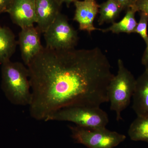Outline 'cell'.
<instances>
[{
	"label": "cell",
	"instance_id": "obj_1",
	"mask_svg": "<svg viewBox=\"0 0 148 148\" xmlns=\"http://www.w3.org/2000/svg\"><path fill=\"white\" fill-rule=\"evenodd\" d=\"M32 100L30 115L46 121L61 109L100 108L109 102L108 88L114 76L99 47L55 50L44 47L27 66Z\"/></svg>",
	"mask_w": 148,
	"mask_h": 148
},
{
	"label": "cell",
	"instance_id": "obj_2",
	"mask_svg": "<svg viewBox=\"0 0 148 148\" xmlns=\"http://www.w3.org/2000/svg\"><path fill=\"white\" fill-rule=\"evenodd\" d=\"M1 87L8 100L16 106H29L32 92L27 67L10 60L1 64Z\"/></svg>",
	"mask_w": 148,
	"mask_h": 148
},
{
	"label": "cell",
	"instance_id": "obj_3",
	"mask_svg": "<svg viewBox=\"0 0 148 148\" xmlns=\"http://www.w3.org/2000/svg\"><path fill=\"white\" fill-rule=\"evenodd\" d=\"M117 73L111 80L108 88L111 110L116 113L117 121L122 119V112L129 106L135 90L136 79L124 66L121 59L118 60Z\"/></svg>",
	"mask_w": 148,
	"mask_h": 148
},
{
	"label": "cell",
	"instance_id": "obj_4",
	"mask_svg": "<svg viewBox=\"0 0 148 148\" xmlns=\"http://www.w3.org/2000/svg\"><path fill=\"white\" fill-rule=\"evenodd\" d=\"M48 121L71 122L82 127H106L109 120L108 114L100 108L74 106L56 111Z\"/></svg>",
	"mask_w": 148,
	"mask_h": 148
},
{
	"label": "cell",
	"instance_id": "obj_5",
	"mask_svg": "<svg viewBox=\"0 0 148 148\" xmlns=\"http://www.w3.org/2000/svg\"><path fill=\"white\" fill-rule=\"evenodd\" d=\"M75 142L88 148H113L122 143L126 136L106 127L69 126Z\"/></svg>",
	"mask_w": 148,
	"mask_h": 148
},
{
	"label": "cell",
	"instance_id": "obj_6",
	"mask_svg": "<svg viewBox=\"0 0 148 148\" xmlns=\"http://www.w3.org/2000/svg\"><path fill=\"white\" fill-rule=\"evenodd\" d=\"M46 47L55 50H68L75 48L79 38L77 32L61 13L44 33Z\"/></svg>",
	"mask_w": 148,
	"mask_h": 148
},
{
	"label": "cell",
	"instance_id": "obj_7",
	"mask_svg": "<svg viewBox=\"0 0 148 148\" xmlns=\"http://www.w3.org/2000/svg\"><path fill=\"white\" fill-rule=\"evenodd\" d=\"M41 34L38 27L34 26L21 29L18 34L17 42L22 60L27 66L43 48L41 43Z\"/></svg>",
	"mask_w": 148,
	"mask_h": 148
},
{
	"label": "cell",
	"instance_id": "obj_8",
	"mask_svg": "<svg viewBox=\"0 0 148 148\" xmlns=\"http://www.w3.org/2000/svg\"><path fill=\"white\" fill-rule=\"evenodd\" d=\"M7 13L14 24L21 29L36 23L35 0H12Z\"/></svg>",
	"mask_w": 148,
	"mask_h": 148
},
{
	"label": "cell",
	"instance_id": "obj_9",
	"mask_svg": "<svg viewBox=\"0 0 148 148\" xmlns=\"http://www.w3.org/2000/svg\"><path fill=\"white\" fill-rule=\"evenodd\" d=\"M74 3L75 11L73 20L78 23L79 30L86 31L89 34L95 30L101 31L93 24L99 10V5L96 0H76Z\"/></svg>",
	"mask_w": 148,
	"mask_h": 148
},
{
	"label": "cell",
	"instance_id": "obj_10",
	"mask_svg": "<svg viewBox=\"0 0 148 148\" xmlns=\"http://www.w3.org/2000/svg\"><path fill=\"white\" fill-rule=\"evenodd\" d=\"M61 5L59 0H35L37 27L44 34L54 21Z\"/></svg>",
	"mask_w": 148,
	"mask_h": 148
},
{
	"label": "cell",
	"instance_id": "obj_11",
	"mask_svg": "<svg viewBox=\"0 0 148 148\" xmlns=\"http://www.w3.org/2000/svg\"><path fill=\"white\" fill-rule=\"evenodd\" d=\"M132 109L138 117L148 116V68L137 79L132 95Z\"/></svg>",
	"mask_w": 148,
	"mask_h": 148
},
{
	"label": "cell",
	"instance_id": "obj_12",
	"mask_svg": "<svg viewBox=\"0 0 148 148\" xmlns=\"http://www.w3.org/2000/svg\"><path fill=\"white\" fill-rule=\"evenodd\" d=\"M17 44L12 31L8 27L0 25V64L10 60Z\"/></svg>",
	"mask_w": 148,
	"mask_h": 148
},
{
	"label": "cell",
	"instance_id": "obj_13",
	"mask_svg": "<svg viewBox=\"0 0 148 148\" xmlns=\"http://www.w3.org/2000/svg\"><path fill=\"white\" fill-rule=\"evenodd\" d=\"M137 12V10L134 7L128 9L125 15L120 21L117 23L114 22L110 27L107 29H101V31L103 33L111 32L116 34L133 33L138 24L135 18V13Z\"/></svg>",
	"mask_w": 148,
	"mask_h": 148
},
{
	"label": "cell",
	"instance_id": "obj_14",
	"mask_svg": "<svg viewBox=\"0 0 148 148\" xmlns=\"http://www.w3.org/2000/svg\"><path fill=\"white\" fill-rule=\"evenodd\" d=\"M123 10L116 0H107L99 5L100 16L98 24L101 25L105 23H114Z\"/></svg>",
	"mask_w": 148,
	"mask_h": 148
},
{
	"label": "cell",
	"instance_id": "obj_15",
	"mask_svg": "<svg viewBox=\"0 0 148 148\" xmlns=\"http://www.w3.org/2000/svg\"><path fill=\"white\" fill-rule=\"evenodd\" d=\"M128 135L132 141L148 143V116H138L130 126Z\"/></svg>",
	"mask_w": 148,
	"mask_h": 148
},
{
	"label": "cell",
	"instance_id": "obj_16",
	"mask_svg": "<svg viewBox=\"0 0 148 148\" xmlns=\"http://www.w3.org/2000/svg\"><path fill=\"white\" fill-rule=\"evenodd\" d=\"M148 24V15L145 13L141 12L140 21L133 32L140 35L145 42L148 37L147 31Z\"/></svg>",
	"mask_w": 148,
	"mask_h": 148
},
{
	"label": "cell",
	"instance_id": "obj_17",
	"mask_svg": "<svg viewBox=\"0 0 148 148\" xmlns=\"http://www.w3.org/2000/svg\"><path fill=\"white\" fill-rule=\"evenodd\" d=\"M134 7L137 12H143L148 15V0H137Z\"/></svg>",
	"mask_w": 148,
	"mask_h": 148
},
{
	"label": "cell",
	"instance_id": "obj_18",
	"mask_svg": "<svg viewBox=\"0 0 148 148\" xmlns=\"http://www.w3.org/2000/svg\"><path fill=\"white\" fill-rule=\"evenodd\" d=\"M116 1L121 6L123 10H127L135 6L137 0H116Z\"/></svg>",
	"mask_w": 148,
	"mask_h": 148
},
{
	"label": "cell",
	"instance_id": "obj_19",
	"mask_svg": "<svg viewBox=\"0 0 148 148\" xmlns=\"http://www.w3.org/2000/svg\"><path fill=\"white\" fill-rule=\"evenodd\" d=\"M12 0H0V14L7 12Z\"/></svg>",
	"mask_w": 148,
	"mask_h": 148
},
{
	"label": "cell",
	"instance_id": "obj_20",
	"mask_svg": "<svg viewBox=\"0 0 148 148\" xmlns=\"http://www.w3.org/2000/svg\"><path fill=\"white\" fill-rule=\"evenodd\" d=\"M147 47L143 53V57L141 60V63L145 68H148V37L147 42H145Z\"/></svg>",
	"mask_w": 148,
	"mask_h": 148
},
{
	"label": "cell",
	"instance_id": "obj_21",
	"mask_svg": "<svg viewBox=\"0 0 148 148\" xmlns=\"http://www.w3.org/2000/svg\"><path fill=\"white\" fill-rule=\"evenodd\" d=\"M76 0H61V4L62 5L63 3H65L67 4L68 6H69V5L71 4V3L72 2H74Z\"/></svg>",
	"mask_w": 148,
	"mask_h": 148
},
{
	"label": "cell",
	"instance_id": "obj_22",
	"mask_svg": "<svg viewBox=\"0 0 148 148\" xmlns=\"http://www.w3.org/2000/svg\"><path fill=\"white\" fill-rule=\"evenodd\" d=\"M59 1H60V2L61 1V0H59ZM61 3V2H60Z\"/></svg>",
	"mask_w": 148,
	"mask_h": 148
}]
</instances>
